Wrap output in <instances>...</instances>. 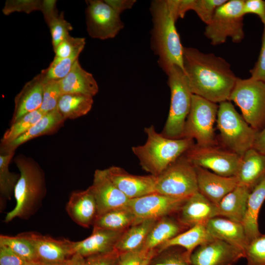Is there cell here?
<instances>
[{
	"mask_svg": "<svg viewBox=\"0 0 265 265\" xmlns=\"http://www.w3.org/2000/svg\"><path fill=\"white\" fill-rule=\"evenodd\" d=\"M183 66L192 94L216 104L229 101L238 77L223 58L184 47Z\"/></svg>",
	"mask_w": 265,
	"mask_h": 265,
	"instance_id": "1",
	"label": "cell"
},
{
	"mask_svg": "<svg viewBox=\"0 0 265 265\" xmlns=\"http://www.w3.org/2000/svg\"><path fill=\"white\" fill-rule=\"evenodd\" d=\"M150 10L153 23L150 45L158 56L159 66L165 73L173 66H178L184 71V47L167 0L152 1Z\"/></svg>",
	"mask_w": 265,
	"mask_h": 265,
	"instance_id": "2",
	"label": "cell"
},
{
	"mask_svg": "<svg viewBox=\"0 0 265 265\" xmlns=\"http://www.w3.org/2000/svg\"><path fill=\"white\" fill-rule=\"evenodd\" d=\"M14 161L20 177L14 191L16 206L6 214V223L17 217L29 218L40 207L47 191L45 174L38 163L23 155L17 156Z\"/></svg>",
	"mask_w": 265,
	"mask_h": 265,
	"instance_id": "3",
	"label": "cell"
},
{
	"mask_svg": "<svg viewBox=\"0 0 265 265\" xmlns=\"http://www.w3.org/2000/svg\"><path fill=\"white\" fill-rule=\"evenodd\" d=\"M145 143L133 146L132 150L142 169L157 176L175 161L194 144L193 140L183 137L168 138L158 132L154 126L144 128Z\"/></svg>",
	"mask_w": 265,
	"mask_h": 265,
	"instance_id": "4",
	"label": "cell"
},
{
	"mask_svg": "<svg viewBox=\"0 0 265 265\" xmlns=\"http://www.w3.org/2000/svg\"><path fill=\"white\" fill-rule=\"evenodd\" d=\"M170 90V104L168 117L161 133L173 139L183 138L186 119L189 112L192 93L184 71L178 66L165 73Z\"/></svg>",
	"mask_w": 265,
	"mask_h": 265,
	"instance_id": "5",
	"label": "cell"
},
{
	"mask_svg": "<svg viewBox=\"0 0 265 265\" xmlns=\"http://www.w3.org/2000/svg\"><path fill=\"white\" fill-rule=\"evenodd\" d=\"M216 121L222 140L230 151L242 157L253 148L258 132L238 112L230 101L220 103Z\"/></svg>",
	"mask_w": 265,
	"mask_h": 265,
	"instance_id": "6",
	"label": "cell"
},
{
	"mask_svg": "<svg viewBox=\"0 0 265 265\" xmlns=\"http://www.w3.org/2000/svg\"><path fill=\"white\" fill-rule=\"evenodd\" d=\"M243 3L244 0H227L217 9L204 31L212 45L222 44L228 38L234 43L243 39Z\"/></svg>",
	"mask_w": 265,
	"mask_h": 265,
	"instance_id": "7",
	"label": "cell"
},
{
	"mask_svg": "<svg viewBox=\"0 0 265 265\" xmlns=\"http://www.w3.org/2000/svg\"><path fill=\"white\" fill-rule=\"evenodd\" d=\"M229 101L238 106L246 122L257 132L265 127V83L238 78Z\"/></svg>",
	"mask_w": 265,
	"mask_h": 265,
	"instance_id": "8",
	"label": "cell"
},
{
	"mask_svg": "<svg viewBox=\"0 0 265 265\" xmlns=\"http://www.w3.org/2000/svg\"><path fill=\"white\" fill-rule=\"evenodd\" d=\"M155 192L181 199L198 192L195 166L182 155L156 176Z\"/></svg>",
	"mask_w": 265,
	"mask_h": 265,
	"instance_id": "9",
	"label": "cell"
},
{
	"mask_svg": "<svg viewBox=\"0 0 265 265\" xmlns=\"http://www.w3.org/2000/svg\"><path fill=\"white\" fill-rule=\"evenodd\" d=\"M218 109L216 103L192 94L183 137L195 139L200 146H215L213 125Z\"/></svg>",
	"mask_w": 265,
	"mask_h": 265,
	"instance_id": "10",
	"label": "cell"
},
{
	"mask_svg": "<svg viewBox=\"0 0 265 265\" xmlns=\"http://www.w3.org/2000/svg\"><path fill=\"white\" fill-rule=\"evenodd\" d=\"M184 155L194 166L210 169L214 173L224 177L236 176L242 159L231 151L223 150L215 146L197 144H194Z\"/></svg>",
	"mask_w": 265,
	"mask_h": 265,
	"instance_id": "11",
	"label": "cell"
},
{
	"mask_svg": "<svg viewBox=\"0 0 265 265\" xmlns=\"http://www.w3.org/2000/svg\"><path fill=\"white\" fill-rule=\"evenodd\" d=\"M85 1L86 28L91 38L100 40L113 38L124 28V23L120 15L104 0Z\"/></svg>",
	"mask_w": 265,
	"mask_h": 265,
	"instance_id": "12",
	"label": "cell"
},
{
	"mask_svg": "<svg viewBox=\"0 0 265 265\" xmlns=\"http://www.w3.org/2000/svg\"><path fill=\"white\" fill-rule=\"evenodd\" d=\"M186 200L154 192L130 199L128 207L135 215L136 223L147 219L158 220L178 212Z\"/></svg>",
	"mask_w": 265,
	"mask_h": 265,
	"instance_id": "13",
	"label": "cell"
},
{
	"mask_svg": "<svg viewBox=\"0 0 265 265\" xmlns=\"http://www.w3.org/2000/svg\"><path fill=\"white\" fill-rule=\"evenodd\" d=\"M244 257L243 250L214 238L197 247L191 254L189 261L191 265H234Z\"/></svg>",
	"mask_w": 265,
	"mask_h": 265,
	"instance_id": "14",
	"label": "cell"
},
{
	"mask_svg": "<svg viewBox=\"0 0 265 265\" xmlns=\"http://www.w3.org/2000/svg\"><path fill=\"white\" fill-rule=\"evenodd\" d=\"M18 235L32 244L39 261L62 262L70 259L74 254L73 241L69 239H55L34 232H24Z\"/></svg>",
	"mask_w": 265,
	"mask_h": 265,
	"instance_id": "15",
	"label": "cell"
},
{
	"mask_svg": "<svg viewBox=\"0 0 265 265\" xmlns=\"http://www.w3.org/2000/svg\"><path fill=\"white\" fill-rule=\"evenodd\" d=\"M90 187L96 200L97 216L128 206L130 199L110 180L105 169L95 170L93 183Z\"/></svg>",
	"mask_w": 265,
	"mask_h": 265,
	"instance_id": "16",
	"label": "cell"
},
{
	"mask_svg": "<svg viewBox=\"0 0 265 265\" xmlns=\"http://www.w3.org/2000/svg\"><path fill=\"white\" fill-rule=\"evenodd\" d=\"M105 170L110 180L130 199L155 192L156 176L132 175L115 166Z\"/></svg>",
	"mask_w": 265,
	"mask_h": 265,
	"instance_id": "17",
	"label": "cell"
},
{
	"mask_svg": "<svg viewBox=\"0 0 265 265\" xmlns=\"http://www.w3.org/2000/svg\"><path fill=\"white\" fill-rule=\"evenodd\" d=\"M195 167L198 192L216 205L238 185L236 176H222L205 168Z\"/></svg>",
	"mask_w": 265,
	"mask_h": 265,
	"instance_id": "18",
	"label": "cell"
},
{
	"mask_svg": "<svg viewBox=\"0 0 265 265\" xmlns=\"http://www.w3.org/2000/svg\"><path fill=\"white\" fill-rule=\"evenodd\" d=\"M178 212L179 222L190 228L197 225L206 226L211 219L217 216L216 205L199 192L186 199Z\"/></svg>",
	"mask_w": 265,
	"mask_h": 265,
	"instance_id": "19",
	"label": "cell"
},
{
	"mask_svg": "<svg viewBox=\"0 0 265 265\" xmlns=\"http://www.w3.org/2000/svg\"><path fill=\"white\" fill-rule=\"evenodd\" d=\"M65 209L68 215L76 224L89 228L97 216L96 200L89 186L86 189L71 193Z\"/></svg>",
	"mask_w": 265,
	"mask_h": 265,
	"instance_id": "20",
	"label": "cell"
},
{
	"mask_svg": "<svg viewBox=\"0 0 265 265\" xmlns=\"http://www.w3.org/2000/svg\"><path fill=\"white\" fill-rule=\"evenodd\" d=\"M125 231L93 228L89 237L80 241H73L74 253L86 258L111 252L115 250L116 244Z\"/></svg>",
	"mask_w": 265,
	"mask_h": 265,
	"instance_id": "21",
	"label": "cell"
},
{
	"mask_svg": "<svg viewBox=\"0 0 265 265\" xmlns=\"http://www.w3.org/2000/svg\"><path fill=\"white\" fill-rule=\"evenodd\" d=\"M45 80L40 73L27 82L14 99V109L10 124L25 115L40 108Z\"/></svg>",
	"mask_w": 265,
	"mask_h": 265,
	"instance_id": "22",
	"label": "cell"
},
{
	"mask_svg": "<svg viewBox=\"0 0 265 265\" xmlns=\"http://www.w3.org/2000/svg\"><path fill=\"white\" fill-rule=\"evenodd\" d=\"M206 227L214 238L225 241L244 251L248 241L241 223L216 216L211 219Z\"/></svg>",
	"mask_w": 265,
	"mask_h": 265,
	"instance_id": "23",
	"label": "cell"
},
{
	"mask_svg": "<svg viewBox=\"0 0 265 265\" xmlns=\"http://www.w3.org/2000/svg\"><path fill=\"white\" fill-rule=\"evenodd\" d=\"M59 82L62 95L79 93L93 97L99 91L98 83L93 76L82 68L79 59L68 75Z\"/></svg>",
	"mask_w": 265,
	"mask_h": 265,
	"instance_id": "24",
	"label": "cell"
},
{
	"mask_svg": "<svg viewBox=\"0 0 265 265\" xmlns=\"http://www.w3.org/2000/svg\"><path fill=\"white\" fill-rule=\"evenodd\" d=\"M265 176V155L252 148L242 157L236 175L238 185L251 190Z\"/></svg>",
	"mask_w": 265,
	"mask_h": 265,
	"instance_id": "25",
	"label": "cell"
},
{
	"mask_svg": "<svg viewBox=\"0 0 265 265\" xmlns=\"http://www.w3.org/2000/svg\"><path fill=\"white\" fill-rule=\"evenodd\" d=\"M250 191L247 187L238 185L216 205L217 216L242 223Z\"/></svg>",
	"mask_w": 265,
	"mask_h": 265,
	"instance_id": "26",
	"label": "cell"
},
{
	"mask_svg": "<svg viewBox=\"0 0 265 265\" xmlns=\"http://www.w3.org/2000/svg\"><path fill=\"white\" fill-rule=\"evenodd\" d=\"M65 119L57 109L45 113L26 132L13 141L1 145L0 151H15L20 145L33 138L49 134L58 128Z\"/></svg>",
	"mask_w": 265,
	"mask_h": 265,
	"instance_id": "27",
	"label": "cell"
},
{
	"mask_svg": "<svg viewBox=\"0 0 265 265\" xmlns=\"http://www.w3.org/2000/svg\"><path fill=\"white\" fill-rule=\"evenodd\" d=\"M214 238L209 233L206 226L197 225L190 228L186 231L181 233L175 237L160 245L159 252L168 248L179 246L184 248L186 259L190 263L191 254L199 246L213 240Z\"/></svg>",
	"mask_w": 265,
	"mask_h": 265,
	"instance_id": "28",
	"label": "cell"
},
{
	"mask_svg": "<svg viewBox=\"0 0 265 265\" xmlns=\"http://www.w3.org/2000/svg\"><path fill=\"white\" fill-rule=\"evenodd\" d=\"M265 200V176L251 190L248 196L246 211L241 223L248 243L261 234L259 229L258 217Z\"/></svg>",
	"mask_w": 265,
	"mask_h": 265,
	"instance_id": "29",
	"label": "cell"
},
{
	"mask_svg": "<svg viewBox=\"0 0 265 265\" xmlns=\"http://www.w3.org/2000/svg\"><path fill=\"white\" fill-rule=\"evenodd\" d=\"M158 220H144L130 227L120 237L115 249L123 253L141 248L149 233Z\"/></svg>",
	"mask_w": 265,
	"mask_h": 265,
	"instance_id": "30",
	"label": "cell"
},
{
	"mask_svg": "<svg viewBox=\"0 0 265 265\" xmlns=\"http://www.w3.org/2000/svg\"><path fill=\"white\" fill-rule=\"evenodd\" d=\"M183 226L167 216L158 219L151 229L142 248L154 250L163 243L181 233Z\"/></svg>",
	"mask_w": 265,
	"mask_h": 265,
	"instance_id": "31",
	"label": "cell"
},
{
	"mask_svg": "<svg viewBox=\"0 0 265 265\" xmlns=\"http://www.w3.org/2000/svg\"><path fill=\"white\" fill-rule=\"evenodd\" d=\"M93 98L79 93L63 94L59 99L57 109L65 120L78 118L90 111L93 104Z\"/></svg>",
	"mask_w": 265,
	"mask_h": 265,
	"instance_id": "32",
	"label": "cell"
},
{
	"mask_svg": "<svg viewBox=\"0 0 265 265\" xmlns=\"http://www.w3.org/2000/svg\"><path fill=\"white\" fill-rule=\"evenodd\" d=\"M136 222L135 215L127 206L108 211L98 216L93 224V227L115 231H125Z\"/></svg>",
	"mask_w": 265,
	"mask_h": 265,
	"instance_id": "33",
	"label": "cell"
},
{
	"mask_svg": "<svg viewBox=\"0 0 265 265\" xmlns=\"http://www.w3.org/2000/svg\"><path fill=\"white\" fill-rule=\"evenodd\" d=\"M15 151H0V192L6 199L10 200L20 175L10 172L8 166Z\"/></svg>",
	"mask_w": 265,
	"mask_h": 265,
	"instance_id": "34",
	"label": "cell"
},
{
	"mask_svg": "<svg viewBox=\"0 0 265 265\" xmlns=\"http://www.w3.org/2000/svg\"><path fill=\"white\" fill-rule=\"evenodd\" d=\"M45 114L40 109L28 113L14 123L5 131L1 145L8 144L26 132Z\"/></svg>",
	"mask_w": 265,
	"mask_h": 265,
	"instance_id": "35",
	"label": "cell"
},
{
	"mask_svg": "<svg viewBox=\"0 0 265 265\" xmlns=\"http://www.w3.org/2000/svg\"><path fill=\"white\" fill-rule=\"evenodd\" d=\"M0 244L9 247L13 252L27 262H38L32 244L18 235L15 237L1 235Z\"/></svg>",
	"mask_w": 265,
	"mask_h": 265,
	"instance_id": "36",
	"label": "cell"
},
{
	"mask_svg": "<svg viewBox=\"0 0 265 265\" xmlns=\"http://www.w3.org/2000/svg\"><path fill=\"white\" fill-rule=\"evenodd\" d=\"M45 20L50 28L54 51L63 40L70 35L69 31L73 29V26L65 19L63 12L59 14L56 11Z\"/></svg>",
	"mask_w": 265,
	"mask_h": 265,
	"instance_id": "37",
	"label": "cell"
},
{
	"mask_svg": "<svg viewBox=\"0 0 265 265\" xmlns=\"http://www.w3.org/2000/svg\"><path fill=\"white\" fill-rule=\"evenodd\" d=\"M82 51H78L70 56L56 62H51L49 66L41 73L45 80H60L65 77L71 71L74 63Z\"/></svg>",
	"mask_w": 265,
	"mask_h": 265,
	"instance_id": "38",
	"label": "cell"
},
{
	"mask_svg": "<svg viewBox=\"0 0 265 265\" xmlns=\"http://www.w3.org/2000/svg\"><path fill=\"white\" fill-rule=\"evenodd\" d=\"M244 251L247 265H265V234H260L250 240Z\"/></svg>",
	"mask_w": 265,
	"mask_h": 265,
	"instance_id": "39",
	"label": "cell"
},
{
	"mask_svg": "<svg viewBox=\"0 0 265 265\" xmlns=\"http://www.w3.org/2000/svg\"><path fill=\"white\" fill-rule=\"evenodd\" d=\"M62 95L59 80L45 81L43 101L40 109L45 113L57 109L59 99Z\"/></svg>",
	"mask_w": 265,
	"mask_h": 265,
	"instance_id": "40",
	"label": "cell"
},
{
	"mask_svg": "<svg viewBox=\"0 0 265 265\" xmlns=\"http://www.w3.org/2000/svg\"><path fill=\"white\" fill-rule=\"evenodd\" d=\"M85 45L84 38L74 37L69 35L54 50L55 56L52 62H56L70 56L78 51H82Z\"/></svg>",
	"mask_w": 265,
	"mask_h": 265,
	"instance_id": "41",
	"label": "cell"
},
{
	"mask_svg": "<svg viewBox=\"0 0 265 265\" xmlns=\"http://www.w3.org/2000/svg\"><path fill=\"white\" fill-rule=\"evenodd\" d=\"M227 0H193L191 10H193L201 20L208 25L216 10Z\"/></svg>",
	"mask_w": 265,
	"mask_h": 265,
	"instance_id": "42",
	"label": "cell"
},
{
	"mask_svg": "<svg viewBox=\"0 0 265 265\" xmlns=\"http://www.w3.org/2000/svg\"><path fill=\"white\" fill-rule=\"evenodd\" d=\"M43 3L44 0H7L2 12L5 15L16 12L29 14L34 11H41Z\"/></svg>",
	"mask_w": 265,
	"mask_h": 265,
	"instance_id": "43",
	"label": "cell"
},
{
	"mask_svg": "<svg viewBox=\"0 0 265 265\" xmlns=\"http://www.w3.org/2000/svg\"><path fill=\"white\" fill-rule=\"evenodd\" d=\"M155 254V250H148L142 247L120 253L117 265H148Z\"/></svg>",
	"mask_w": 265,
	"mask_h": 265,
	"instance_id": "44",
	"label": "cell"
},
{
	"mask_svg": "<svg viewBox=\"0 0 265 265\" xmlns=\"http://www.w3.org/2000/svg\"><path fill=\"white\" fill-rule=\"evenodd\" d=\"M120 253L116 250L84 258L83 265H117Z\"/></svg>",
	"mask_w": 265,
	"mask_h": 265,
	"instance_id": "45",
	"label": "cell"
},
{
	"mask_svg": "<svg viewBox=\"0 0 265 265\" xmlns=\"http://www.w3.org/2000/svg\"><path fill=\"white\" fill-rule=\"evenodd\" d=\"M250 79L265 83V26L262 36L260 54L254 67L250 71Z\"/></svg>",
	"mask_w": 265,
	"mask_h": 265,
	"instance_id": "46",
	"label": "cell"
},
{
	"mask_svg": "<svg viewBox=\"0 0 265 265\" xmlns=\"http://www.w3.org/2000/svg\"><path fill=\"white\" fill-rule=\"evenodd\" d=\"M27 262L8 246L0 244V265H24Z\"/></svg>",
	"mask_w": 265,
	"mask_h": 265,
	"instance_id": "47",
	"label": "cell"
},
{
	"mask_svg": "<svg viewBox=\"0 0 265 265\" xmlns=\"http://www.w3.org/2000/svg\"><path fill=\"white\" fill-rule=\"evenodd\" d=\"M243 13L244 15L247 14L257 15L260 18L264 26H265V0H244Z\"/></svg>",
	"mask_w": 265,
	"mask_h": 265,
	"instance_id": "48",
	"label": "cell"
},
{
	"mask_svg": "<svg viewBox=\"0 0 265 265\" xmlns=\"http://www.w3.org/2000/svg\"><path fill=\"white\" fill-rule=\"evenodd\" d=\"M154 265H191L186 259L184 253L169 252L157 260Z\"/></svg>",
	"mask_w": 265,
	"mask_h": 265,
	"instance_id": "49",
	"label": "cell"
},
{
	"mask_svg": "<svg viewBox=\"0 0 265 265\" xmlns=\"http://www.w3.org/2000/svg\"><path fill=\"white\" fill-rule=\"evenodd\" d=\"M119 15L124 11L131 9L136 3L135 0H105Z\"/></svg>",
	"mask_w": 265,
	"mask_h": 265,
	"instance_id": "50",
	"label": "cell"
},
{
	"mask_svg": "<svg viewBox=\"0 0 265 265\" xmlns=\"http://www.w3.org/2000/svg\"><path fill=\"white\" fill-rule=\"evenodd\" d=\"M253 148L265 155V127L257 132Z\"/></svg>",
	"mask_w": 265,
	"mask_h": 265,
	"instance_id": "51",
	"label": "cell"
},
{
	"mask_svg": "<svg viewBox=\"0 0 265 265\" xmlns=\"http://www.w3.org/2000/svg\"><path fill=\"white\" fill-rule=\"evenodd\" d=\"M84 260L81 255L75 254L71 258V265H83Z\"/></svg>",
	"mask_w": 265,
	"mask_h": 265,
	"instance_id": "52",
	"label": "cell"
},
{
	"mask_svg": "<svg viewBox=\"0 0 265 265\" xmlns=\"http://www.w3.org/2000/svg\"><path fill=\"white\" fill-rule=\"evenodd\" d=\"M71 258L64 261L58 262H43L40 261L38 265H71Z\"/></svg>",
	"mask_w": 265,
	"mask_h": 265,
	"instance_id": "53",
	"label": "cell"
},
{
	"mask_svg": "<svg viewBox=\"0 0 265 265\" xmlns=\"http://www.w3.org/2000/svg\"><path fill=\"white\" fill-rule=\"evenodd\" d=\"M39 262H29L24 265H38Z\"/></svg>",
	"mask_w": 265,
	"mask_h": 265,
	"instance_id": "54",
	"label": "cell"
}]
</instances>
